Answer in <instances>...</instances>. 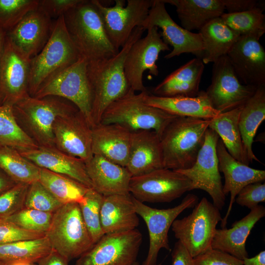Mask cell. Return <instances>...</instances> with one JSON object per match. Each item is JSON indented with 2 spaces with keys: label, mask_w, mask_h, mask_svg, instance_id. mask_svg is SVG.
Listing matches in <instances>:
<instances>
[{
  "label": "cell",
  "mask_w": 265,
  "mask_h": 265,
  "mask_svg": "<svg viewBox=\"0 0 265 265\" xmlns=\"http://www.w3.org/2000/svg\"><path fill=\"white\" fill-rule=\"evenodd\" d=\"M88 62L80 57L72 65L56 72L40 86L33 97H58L74 104L93 128L92 96L87 77Z\"/></svg>",
  "instance_id": "8"
},
{
  "label": "cell",
  "mask_w": 265,
  "mask_h": 265,
  "mask_svg": "<svg viewBox=\"0 0 265 265\" xmlns=\"http://www.w3.org/2000/svg\"><path fill=\"white\" fill-rule=\"evenodd\" d=\"M235 202L250 210L257 207L259 203L265 202V183L256 182L246 185L238 193Z\"/></svg>",
  "instance_id": "46"
},
{
  "label": "cell",
  "mask_w": 265,
  "mask_h": 265,
  "mask_svg": "<svg viewBox=\"0 0 265 265\" xmlns=\"http://www.w3.org/2000/svg\"><path fill=\"white\" fill-rule=\"evenodd\" d=\"M52 250L49 241L44 237L0 244V260L14 263L33 264Z\"/></svg>",
  "instance_id": "36"
},
{
  "label": "cell",
  "mask_w": 265,
  "mask_h": 265,
  "mask_svg": "<svg viewBox=\"0 0 265 265\" xmlns=\"http://www.w3.org/2000/svg\"><path fill=\"white\" fill-rule=\"evenodd\" d=\"M39 181L63 204L82 203L90 188L71 178L42 168Z\"/></svg>",
  "instance_id": "35"
},
{
  "label": "cell",
  "mask_w": 265,
  "mask_h": 265,
  "mask_svg": "<svg viewBox=\"0 0 265 265\" xmlns=\"http://www.w3.org/2000/svg\"><path fill=\"white\" fill-rule=\"evenodd\" d=\"M259 41L240 36L226 55L240 82L257 88L265 85V51Z\"/></svg>",
  "instance_id": "20"
},
{
  "label": "cell",
  "mask_w": 265,
  "mask_h": 265,
  "mask_svg": "<svg viewBox=\"0 0 265 265\" xmlns=\"http://www.w3.org/2000/svg\"><path fill=\"white\" fill-rule=\"evenodd\" d=\"M0 168L16 183L30 185L39 179V168L11 147L0 146Z\"/></svg>",
  "instance_id": "38"
},
{
  "label": "cell",
  "mask_w": 265,
  "mask_h": 265,
  "mask_svg": "<svg viewBox=\"0 0 265 265\" xmlns=\"http://www.w3.org/2000/svg\"><path fill=\"white\" fill-rule=\"evenodd\" d=\"M265 119V85L258 87L252 96L242 106L238 126L244 151L250 162H261L252 150L254 137Z\"/></svg>",
  "instance_id": "33"
},
{
  "label": "cell",
  "mask_w": 265,
  "mask_h": 265,
  "mask_svg": "<svg viewBox=\"0 0 265 265\" xmlns=\"http://www.w3.org/2000/svg\"><path fill=\"white\" fill-rule=\"evenodd\" d=\"M69 261L52 249L47 255L37 262V265H68Z\"/></svg>",
  "instance_id": "51"
},
{
  "label": "cell",
  "mask_w": 265,
  "mask_h": 265,
  "mask_svg": "<svg viewBox=\"0 0 265 265\" xmlns=\"http://www.w3.org/2000/svg\"><path fill=\"white\" fill-rule=\"evenodd\" d=\"M204 64L196 57L176 70L153 90V95L161 97H194L199 87Z\"/></svg>",
  "instance_id": "30"
},
{
  "label": "cell",
  "mask_w": 265,
  "mask_h": 265,
  "mask_svg": "<svg viewBox=\"0 0 265 265\" xmlns=\"http://www.w3.org/2000/svg\"><path fill=\"white\" fill-rule=\"evenodd\" d=\"M144 92L136 93L130 88L106 108L100 123L117 124L132 132L152 130L160 137L166 126L177 116L146 104Z\"/></svg>",
  "instance_id": "5"
},
{
  "label": "cell",
  "mask_w": 265,
  "mask_h": 265,
  "mask_svg": "<svg viewBox=\"0 0 265 265\" xmlns=\"http://www.w3.org/2000/svg\"><path fill=\"white\" fill-rule=\"evenodd\" d=\"M142 240V234L136 229L104 234L74 265H133Z\"/></svg>",
  "instance_id": "13"
},
{
  "label": "cell",
  "mask_w": 265,
  "mask_h": 265,
  "mask_svg": "<svg viewBox=\"0 0 265 265\" xmlns=\"http://www.w3.org/2000/svg\"><path fill=\"white\" fill-rule=\"evenodd\" d=\"M242 106L220 113L210 120L209 128L217 133L227 151L234 158L248 165L250 162L244 151L238 126Z\"/></svg>",
  "instance_id": "34"
},
{
  "label": "cell",
  "mask_w": 265,
  "mask_h": 265,
  "mask_svg": "<svg viewBox=\"0 0 265 265\" xmlns=\"http://www.w3.org/2000/svg\"><path fill=\"white\" fill-rule=\"evenodd\" d=\"M39 4V0H0V30L6 34Z\"/></svg>",
  "instance_id": "41"
},
{
  "label": "cell",
  "mask_w": 265,
  "mask_h": 265,
  "mask_svg": "<svg viewBox=\"0 0 265 265\" xmlns=\"http://www.w3.org/2000/svg\"><path fill=\"white\" fill-rule=\"evenodd\" d=\"M263 6L238 13H224L220 18L224 24L239 36L258 40L265 32V15Z\"/></svg>",
  "instance_id": "39"
},
{
  "label": "cell",
  "mask_w": 265,
  "mask_h": 265,
  "mask_svg": "<svg viewBox=\"0 0 265 265\" xmlns=\"http://www.w3.org/2000/svg\"><path fill=\"white\" fill-rule=\"evenodd\" d=\"M14 263L0 260V265H13Z\"/></svg>",
  "instance_id": "55"
},
{
  "label": "cell",
  "mask_w": 265,
  "mask_h": 265,
  "mask_svg": "<svg viewBox=\"0 0 265 265\" xmlns=\"http://www.w3.org/2000/svg\"><path fill=\"white\" fill-rule=\"evenodd\" d=\"M225 10L228 13L242 12L260 6L256 0H222Z\"/></svg>",
  "instance_id": "49"
},
{
  "label": "cell",
  "mask_w": 265,
  "mask_h": 265,
  "mask_svg": "<svg viewBox=\"0 0 265 265\" xmlns=\"http://www.w3.org/2000/svg\"><path fill=\"white\" fill-rule=\"evenodd\" d=\"M133 265H139V263L137 262H135L133 264ZM157 265H161V264L160 263V264H159Z\"/></svg>",
  "instance_id": "57"
},
{
  "label": "cell",
  "mask_w": 265,
  "mask_h": 265,
  "mask_svg": "<svg viewBox=\"0 0 265 265\" xmlns=\"http://www.w3.org/2000/svg\"><path fill=\"white\" fill-rule=\"evenodd\" d=\"M53 23L47 13L38 6L29 12L6 34L31 59L38 54L47 43Z\"/></svg>",
  "instance_id": "21"
},
{
  "label": "cell",
  "mask_w": 265,
  "mask_h": 265,
  "mask_svg": "<svg viewBox=\"0 0 265 265\" xmlns=\"http://www.w3.org/2000/svg\"><path fill=\"white\" fill-rule=\"evenodd\" d=\"M13 265H34V264L27 263H15Z\"/></svg>",
  "instance_id": "56"
},
{
  "label": "cell",
  "mask_w": 265,
  "mask_h": 265,
  "mask_svg": "<svg viewBox=\"0 0 265 265\" xmlns=\"http://www.w3.org/2000/svg\"><path fill=\"white\" fill-rule=\"evenodd\" d=\"M126 167L132 177L164 168L160 137L155 131L132 132L130 154Z\"/></svg>",
  "instance_id": "26"
},
{
  "label": "cell",
  "mask_w": 265,
  "mask_h": 265,
  "mask_svg": "<svg viewBox=\"0 0 265 265\" xmlns=\"http://www.w3.org/2000/svg\"><path fill=\"white\" fill-rule=\"evenodd\" d=\"M92 188L103 196L130 194L132 175L126 167L101 156L93 155L85 163Z\"/></svg>",
  "instance_id": "25"
},
{
  "label": "cell",
  "mask_w": 265,
  "mask_h": 265,
  "mask_svg": "<svg viewBox=\"0 0 265 265\" xmlns=\"http://www.w3.org/2000/svg\"><path fill=\"white\" fill-rule=\"evenodd\" d=\"M80 57L62 15L54 22L51 36L45 46L30 59L28 94L33 96L47 79Z\"/></svg>",
  "instance_id": "6"
},
{
  "label": "cell",
  "mask_w": 265,
  "mask_h": 265,
  "mask_svg": "<svg viewBox=\"0 0 265 265\" xmlns=\"http://www.w3.org/2000/svg\"><path fill=\"white\" fill-rule=\"evenodd\" d=\"M81 0H39V6L51 18L63 15Z\"/></svg>",
  "instance_id": "48"
},
{
  "label": "cell",
  "mask_w": 265,
  "mask_h": 265,
  "mask_svg": "<svg viewBox=\"0 0 265 265\" xmlns=\"http://www.w3.org/2000/svg\"><path fill=\"white\" fill-rule=\"evenodd\" d=\"M19 152L39 168L69 177L89 188H92L85 163L61 152L55 146H38Z\"/></svg>",
  "instance_id": "24"
},
{
  "label": "cell",
  "mask_w": 265,
  "mask_h": 265,
  "mask_svg": "<svg viewBox=\"0 0 265 265\" xmlns=\"http://www.w3.org/2000/svg\"><path fill=\"white\" fill-rule=\"evenodd\" d=\"M242 261L243 265H265V251H262L254 257H248Z\"/></svg>",
  "instance_id": "53"
},
{
  "label": "cell",
  "mask_w": 265,
  "mask_h": 265,
  "mask_svg": "<svg viewBox=\"0 0 265 265\" xmlns=\"http://www.w3.org/2000/svg\"><path fill=\"white\" fill-rule=\"evenodd\" d=\"M53 134L54 146L61 152L85 163L93 157L92 128L79 110L57 118Z\"/></svg>",
  "instance_id": "19"
},
{
  "label": "cell",
  "mask_w": 265,
  "mask_h": 265,
  "mask_svg": "<svg viewBox=\"0 0 265 265\" xmlns=\"http://www.w3.org/2000/svg\"><path fill=\"white\" fill-rule=\"evenodd\" d=\"M16 184L17 183L0 168V194L10 189Z\"/></svg>",
  "instance_id": "52"
},
{
  "label": "cell",
  "mask_w": 265,
  "mask_h": 265,
  "mask_svg": "<svg viewBox=\"0 0 265 265\" xmlns=\"http://www.w3.org/2000/svg\"><path fill=\"white\" fill-rule=\"evenodd\" d=\"M132 132L117 124L99 123L94 126L92 128L93 155L126 167L130 154Z\"/></svg>",
  "instance_id": "23"
},
{
  "label": "cell",
  "mask_w": 265,
  "mask_h": 265,
  "mask_svg": "<svg viewBox=\"0 0 265 265\" xmlns=\"http://www.w3.org/2000/svg\"><path fill=\"white\" fill-rule=\"evenodd\" d=\"M210 120L177 116L160 137L164 168H190L203 146Z\"/></svg>",
  "instance_id": "3"
},
{
  "label": "cell",
  "mask_w": 265,
  "mask_h": 265,
  "mask_svg": "<svg viewBox=\"0 0 265 265\" xmlns=\"http://www.w3.org/2000/svg\"><path fill=\"white\" fill-rule=\"evenodd\" d=\"M162 0H153L148 15L141 27L144 30L156 26L161 29L163 41L173 47L164 58L170 59L185 53H191L199 58L203 46L199 33L189 31L178 25L167 12Z\"/></svg>",
  "instance_id": "18"
},
{
  "label": "cell",
  "mask_w": 265,
  "mask_h": 265,
  "mask_svg": "<svg viewBox=\"0 0 265 265\" xmlns=\"http://www.w3.org/2000/svg\"><path fill=\"white\" fill-rule=\"evenodd\" d=\"M132 201L135 211L145 221L149 233L148 252L142 265H157L160 250H171L168 232L173 222L184 211L193 208L198 203V197L188 194L179 205L166 209L152 208L133 196Z\"/></svg>",
  "instance_id": "10"
},
{
  "label": "cell",
  "mask_w": 265,
  "mask_h": 265,
  "mask_svg": "<svg viewBox=\"0 0 265 265\" xmlns=\"http://www.w3.org/2000/svg\"><path fill=\"white\" fill-rule=\"evenodd\" d=\"M222 219L220 210L203 197L189 214L176 219L171 229L175 238L194 258L212 248L216 226Z\"/></svg>",
  "instance_id": "9"
},
{
  "label": "cell",
  "mask_w": 265,
  "mask_h": 265,
  "mask_svg": "<svg viewBox=\"0 0 265 265\" xmlns=\"http://www.w3.org/2000/svg\"><path fill=\"white\" fill-rule=\"evenodd\" d=\"M171 256L172 265H195L193 258L178 240L174 245Z\"/></svg>",
  "instance_id": "50"
},
{
  "label": "cell",
  "mask_w": 265,
  "mask_h": 265,
  "mask_svg": "<svg viewBox=\"0 0 265 265\" xmlns=\"http://www.w3.org/2000/svg\"><path fill=\"white\" fill-rule=\"evenodd\" d=\"M65 100L55 96L37 99L28 95L13 106L18 124L39 146H54L53 126L55 120L79 111Z\"/></svg>",
  "instance_id": "4"
},
{
  "label": "cell",
  "mask_w": 265,
  "mask_h": 265,
  "mask_svg": "<svg viewBox=\"0 0 265 265\" xmlns=\"http://www.w3.org/2000/svg\"><path fill=\"white\" fill-rule=\"evenodd\" d=\"M103 197V195L90 188L84 195L83 201L79 204L83 220L94 244L104 235L100 220Z\"/></svg>",
  "instance_id": "40"
},
{
  "label": "cell",
  "mask_w": 265,
  "mask_h": 265,
  "mask_svg": "<svg viewBox=\"0 0 265 265\" xmlns=\"http://www.w3.org/2000/svg\"><path fill=\"white\" fill-rule=\"evenodd\" d=\"M63 205L39 180L29 185L25 208L54 213Z\"/></svg>",
  "instance_id": "43"
},
{
  "label": "cell",
  "mask_w": 265,
  "mask_h": 265,
  "mask_svg": "<svg viewBox=\"0 0 265 265\" xmlns=\"http://www.w3.org/2000/svg\"><path fill=\"white\" fill-rule=\"evenodd\" d=\"M143 99L147 105L177 116L211 120L220 113L212 106L204 91L194 97H161L146 91Z\"/></svg>",
  "instance_id": "28"
},
{
  "label": "cell",
  "mask_w": 265,
  "mask_h": 265,
  "mask_svg": "<svg viewBox=\"0 0 265 265\" xmlns=\"http://www.w3.org/2000/svg\"><path fill=\"white\" fill-rule=\"evenodd\" d=\"M53 213L24 208L2 219L23 229L46 234L50 226Z\"/></svg>",
  "instance_id": "42"
},
{
  "label": "cell",
  "mask_w": 265,
  "mask_h": 265,
  "mask_svg": "<svg viewBox=\"0 0 265 265\" xmlns=\"http://www.w3.org/2000/svg\"></svg>",
  "instance_id": "58"
},
{
  "label": "cell",
  "mask_w": 265,
  "mask_h": 265,
  "mask_svg": "<svg viewBox=\"0 0 265 265\" xmlns=\"http://www.w3.org/2000/svg\"><path fill=\"white\" fill-rule=\"evenodd\" d=\"M6 33L0 30V58L3 50V47L5 41ZM1 105V102L0 97V106Z\"/></svg>",
  "instance_id": "54"
},
{
  "label": "cell",
  "mask_w": 265,
  "mask_h": 265,
  "mask_svg": "<svg viewBox=\"0 0 265 265\" xmlns=\"http://www.w3.org/2000/svg\"><path fill=\"white\" fill-rule=\"evenodd\" d=\"M219 137L208 128L205 141L194 164L189 168L176 170L186 176L191 182V190L199 189L207 192L212 204L219 210L225 204V195L218 166L216 144Z\"/></svg>",
  "instance_id": "12"
},
{
  "label": "cell",
  "mask_w": 265,
  "mask_h": 265,
  "mask_svg": "<svg viewBox=\"0 0 265 265\" xmlns=\"http://www.w3.org/2000/svg\"><path fill=\"white\" fill-rule=\"evenodd\" d=\"M193 261L195 265H243L242 260L212 248L193 258Z\"/></svg>",
  "instance_id": "47"
},
{
  "label": "cell",
  "mask_w": 265,
  "mask_h": 265,
  "mask_svg": "<svg viewBox=\"0 0 265 265\" xmlns=\"http://www.w3.org/2000/svg\"><path fill=\"white\" fill-rule=\"evenodd\" d=\"M45 236V234L23 229L4 219L0 218V244L20 240L35 239Z\"/></svg>",
  "instance_id": "45"
},
{
  "label": "cell",
  "mask_w": 265,
  "mask_h": 265,
  "mask_svg": "<svg viewBox=\"0 0 265 265\" xmlns=\"http://www.w3.org/2000/svg\"><path fill=\"white\" fill-rule=\"evenodd\" d=\"M176 7L181 25L191 31L199 30L211 21L220 17L225 10L222 0H162Z\"/></svg>",
  "instance_id": "31"
},
{
  "label": "cell",
  "mask_w": 265,
  "mask_h": 265,
  "mask_svg": "<svg viewBox=\"0 0 265 265\" xmlns=\"http://www.w3.org/2000/svg\"><path fill=\"white\" fill-rule=\"evenodd\" d=\"M98 9L109 40L118 51L126 44L132 31L141 26L147 17L153 0H115L113 6L91 0Z\"/></svg>",
  "instance_id": "11"
},
{
  "label": "cell",
  "mask_w": 265,
  "mask_h": 265,
  "mask_svg": "<svg viewBox=\"0 0 265 265\" xmlns=\"http://www.w3.org/2000/svg\"><path fill=\"white\" fill-rule=\"evenodd\" d=\"M29 185L17 183L0 194V218L10 216L25 208Z\"/></svg>",
  "instance_id": "44"
},
{
  "label": "cell",
  "mask_w": 265,
  "mask_h": 265,
  "mask_svg": "<svg viewBox=\"0 0 265 265\" xmlns=\"http://www.w3.org/2000/svg\"><path fill=\"white\" fill-rule=\"evenodd\" d=\"M216 149L219 170L223 173L225 178L223 192L225 195L230 193L229 206L221 221V227L224 228L226 227L228 218L238 193L248 184L264 181L265 171L252 168L236 159L228 153L220 139L217 141Z\"/></svg>",
  "instance_id": "22"
},
{
  "label": "cell",
  "mask_w": 265,
  "mask_h": 265,
  "mask_svg": "<svg viewBox=\"0 0 265 265\" xmlns=\"http://www.w3.org/2000/svg\"><path fill=\"white\" fill-rule=\"evenodd\" d=\"M100 220L104 234L133 230L139 225L131 194L104 196L100 210Z\"/></svg>",
  "instance_id": "29"
},
{
  "label": "cell",
  "mask_w": 265,
  "mask_h": 265,
  "mask_svg": "<svg viewBox=\"0 0 265 265\" xmlns=\"http://www.w3.org/2000/svg\"><path fill=\"white\" fill-rule=\"evenodd\" d=\"M63 16L73 42L88 63L109 58L119 51L109 40L101 14L91 0H81Z\"/></svg>",
  "instance_id": "2"
},
{
  "label": "cell",
  "mask_w": 265,
  "mask_h": 265,
  "mask_svg": "<svg viewBox=\"0 0 265 265\" xmlns=\"http://www.w3.org/2000/svg\"><path fill=\"white\" fill-rule=\"evenodd\" d=\"M158 27H152L147 33L131 47L126 56L124 70L131 89L135 92L147 91L143 83V74L148 71L152 75L159 74L156 62L161 52L170 50L162 40Z\"/></svg>",
  "instance_id": "17"
},
{
  "label": "cell",
  "mask_w": 265,
  "mask_h": 265,
  "mask_svg": "<svg viewBox=\"0 0 265 265\" xmlns=\"http://www.w3.org/2000/svg\"><path fill=\"white\" fill-rule=\"evenodd\" d=\"M190 190L191 182L186 176L165 168L132 177L129 185L130 194L142 203L170 202Z\"/></svg>",
  "instance_id": "14"
},
{
  "label": "cell",
  "mask_w": 265,
  "mask_h": 265,
  "mask_svg": "<svg viewBox=\"0 0 265 265\" xmlns=\"http://www.w3.org/2000/svg\"><path fill=\"white\" fill-rule=\"evenodd\" d=\"M145 30L134 28L129 39L114 56L87 65V77L92 96V119L94 126L99 124L106 108L131 88L125 77L124 62L129 51Z\"/></svg>",
  "instance_id": "1"
},
{
  "label": "cell",
  "mask_w": 265,
  "mask_h": 265,
  "mask_svg": "<svg viewBox=\"0 0 265 265\" xmlns=\"http://www.w3.org/2000/svg\"><path fill=\"white\" fill-rule=\"evenodd\" d=\"M46 236L52 248L69 261L79 258L94 244L77 203L63 204L53 213Z\"/></svg>",
  "instance_id": "7"
},
{
  "label": "cell",
  "mask_w": 265,
  "mask_h": 265,
  "mask_svg": "<svg viewBox=\"0 0 265 265\" xmlns=\"http://www.w3.org/2000/svg\"><path fill=\"white\" fill-rule=\"evenodd\" d=\"M199 31L203 46L199 58L204 64L213 63L226 55L240 37L227 26L220 17L211 21Z\"/></svg>",
  "instance_id": "32"
},
{
  "label": "cell",
  "mask_w": 265,
  "mask_h": 265,
  "mask_svg": "<svg viewBox=\"0 0 265 265\" xmlns=\"http://www.w3.org/2000/svg\"><path fill=\"white\" fill-rule=\"evenodd\" d=\"M265 216V208L262 205L250 210L240 220L233 223L231 227L216 229L212 248L227 253L243 260L248 258L245 243L257 222Z\"/></svg>",
  "instance_id": "27"
},
{
  "label": "cell",
  "mask_w": 265,
  "mask_h": 265,
  "mask_svg": "<svg viewBox=\"0 0 265 265\" xmlns=\"http://www.w3.org/2000/svg\"><path fill=\"white\" fill-rule=\"evenodd\" d=\"M0 146H7L22 151L39 146L23 130L15 116L13 106H0Z\"/></svg>",
  "instance_id": "37"
},
{
  "label": "cell",
  "mask_w": 265,
  "mask_h": 265,
  "mask_svg": "<svg viewBox=\"0 0 265 265\" xmlns=\"http://www.w3.org/2000/svg\"><path fill=\"white\" fill-rule=\"evenodd\" d=\"M30 62V58L21 51L6 34L0 58L1 105L13 106L29 95Z\"/></svg>",
  "instance_id": "16"
},
{
  "label": "cell",
  "mask_w": 265,
  "mask_h": 265,
  "mask_svg": "<svg viewBox=\"0 0 265 265\" xmlns=\"http://www.w3.org/2000/svg\"><path fill=\"white\" fill-rule=\"evenodd\" d=\"M257 88L240 82L225 55L213 63L211 83L205 92L213 108L222 113L243 106Z\"/></svg>",
  "instance_id": "15"
}]
</instances>
